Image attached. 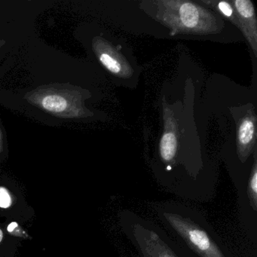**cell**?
<instances>
[{"mask_svg": "<svg viewBox=\"0 0 257 257\" xmlns=\"http://www.w3.org/2000/svg\"><path fill=\"white\" fill-rule=\"evenodd\" d=\"M13 200L8 190L5 188L0 187V207L8 208L12 205Z\"/></svg>", "mask_w": 257, "mask_h": 257, "instance_id": "11", "label": "cell"}, {"mask_svg": "<svg viewBox=\"0 0 257 257\" xmlns=\"http://www.w3.org/2000/svg\"><path fill=\"white\" fill-rule=\"evenodd\" d=\"M17 227L18 224L16 223V222H12L8 226V231H10V232H13L15 228H17Z\"/></svg>", "mask_w": 257, "mask_h": 257, "instance_id": "12", "label": "cell"}, {"mask_svg": "<svg viewBox=\"0 0 257 257\" xmlns=\"http://www.w3.org/2000/svg\"><path fill=\"white\" fill-rule=\"evenodd\" d=\"M134 234L144 257H176L166 243L154 231L136 225Z\"/></svg>", "mask_w": 257, "mask_h": 257, "instance_id": "7", "label": "cell"}, {"mask_svg": "<svg viewBox=\"0 0 257 257\" xmlns=\"http://www.w3.org/2000/svg\"><path fill=\"white\" fill-rule=\"evenodd\" d=\"M256 139V116L249 109L237 122V147L239 157L244 162L253 150Z\"/></svg>", "mask_w": 257, "mask_h": 257, "instance_id": "6", "label": "cell"}, {"mask_svg": "<svg viewBox=\"0 0 257 257\" xmlns=\"http://www.w3.org/2000/svg\"><path fill=\"white\" fill-rule=\"evenodd\" d=\"M141 8L171 30V35H209L222 31L224 22L217 15L196 3L159 0L141 3Z\"/></svg>", "mask_w": 257, "mask_h": 257, "instance_id": "1", "label": "cell"}, {"mask_svg": "<svg viewBox=\"0 0 257 257\" xmlns=\"http://www.w3.org/2000/svg\"><path fill=\"white\" fill-rule=\"evenodd\" d=\"M3 237H4V234H3L2 230L0 229V242L2 241Z\"/></svg>", "mask_w": 257, "mask_h": 257, "instance_id": "13", "label": "cell"}, {"mask_svg": "<svg viewBox=\"0 0 257 257\" xmlns=\"http://www.w3.org/2000/svg\"><path fill=\"white\" fill-rule=\"evenodd\" d=\"M171 226L201 257H225L205 231L178 215L164 213Z\"/></svg>", "mask_w": 257, "mask_h": 257, "instance_id": "2", "label": "cell"}, {"mask_svg": "<svg viewBox=\"0 0 257 257\" xmlns=\"http://www.w3.org/2000/svg\"><path fill=\"white\" fill-rule=\"evenodd\" d=\"M235 10V26L244 35L255 56L257 55V22L255 10L249 0H231Z\"/></svg>", "mask_w": 257, "mask_h": 257, "instance_id": "4", "label": "cell"}, {"mask_svg": "<svg viewBox=\"0 0 257 257\" xmlns=\"http://www.w3.org/2000/svg\"><path fill=\"white\" fill-rule=\"evenodd\" d=\"M97 54L102 65L109 72L119 78H130L134 70L118 48L105 40L97 43Z\"/></svg>", "mask_w": 257, "mask_h": 257, "instance_id": "3", "label": "cell"}, {"mask_svg": "<svg viewBox=\"0 0 257 257\" xmlns=\"http://www.w3.org/2000/svg\"><path fill=\"white\" fill-rule=\"evenodd\" d=\"M202 3L235 25V10L231 1H202Z\"/></svg>", "mask_w": 257, "mask_h": 257, "instance_id": "8", "label": "cell"}, {"mask_svg": "<svg viewBox=\"0 0 257 257\" xmlns=\"http://www.w3.org/2000/svg\"><path fill=\"white\" fill-rule=\"evenodd\" d=\"M249 195L252 207L256 210L257 206V168L256 162H254L252 174L249 183Z\"/></svg>", "mask_w": 257, "mask_h": 257, "instance_id": "10", "label": "cell"}, {"mask_svg": "<svg viewBox=\"0 0 257 257\" xmlns=\"http://www.w3.org/2000/svg\"><path fill=\"white\" fill-rule=\"evenodd\" d=\"M42 105L45 109L49 112H61L67 108V101L61 96L51 94L43 99Z\"/></svg>", "mask_w": 257, "mask_h": 257, "instance_id": "9", "label": "cell"}, {"mask_svg": "<svg viewBox=\"0 0 257 257\" xmlns=\"http://www.w3.org/2000/svg\"><path fill=\"white\" fill-rule=\"evenodd\" d=\"M164 131L160 141V156L163 162H171L178 149L179 127L177 118L171 108L164 106Z\"/></svg>", "mask_w": 257, "mask_h": 257, "instance_id": "5", "label": "cell"}]
</instances>
